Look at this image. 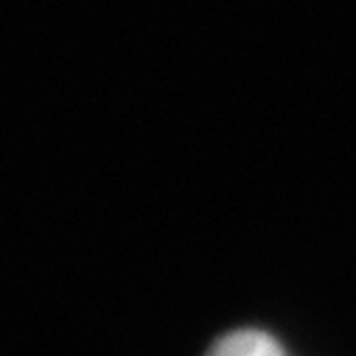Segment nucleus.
Masks as SVG:
<instances>
[{"mask_svg": "<svg viewBox=\"0 0 356 356\" xmlns=\"http://www.w3.org/2000/svg\"><path fill=\"white\" fill-rule=\"evenodd\" d=\"M208 356H286L284 348L261 331H236L222 337Z\"/></svg>", "mask_w": 356, "mask_h": 356, "instance_id": "f257e3e1", "label": "nucleus"}]
</instances>
